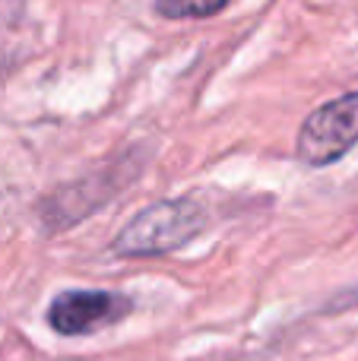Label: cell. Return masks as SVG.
Segmentation results:
<instances>
[{
	"instance_id": "1",
	"label": "cell",
	"mask_w": 358,
	"mask_h": 361,
	"mask_svg": "<svg viewBox=\"0 0 358 361\" xmlns=\"http://www.w3.org/2000/svg\"><path fill=\"white\" fill-rule=\"evenodd\" d=\"M140 171H143V156H140V149H130L124 156L105 162L101 169L86 171L76 180H67L42 200V206H38L42 225L48 231H63L70 225L82 222L95 209L111 203L127 184H133L140 178Z\"/></svg>"
},
{
	"instance_id": "2",
	"label": "cell",
	"mask_w": 358,
	"mask_h": 361,
	"mask_svg": "<svg viewBox=\"0 0 358 361\" xmlns=\"http://www.w3.org/2000/svg\"><path fill=\"white\" fill-rule=\"evenodd\" d=\"M206 228V209L197 200L171 197L140 209L111 241L118 257H162L184 247Z\"/></svg>"
},
{
	"instance_id": "3",
	"label": "cell",
	"mask_w": 358,
	"mask_h": 361,
	"mask_svg": "<svg viewBox=\"0 0 358 361\" xmlns=\"http://www.w3.org/2000/svg\"><path fill=\"white\" fill-rule=\"evenodd\" d=\"M358 143V92L340 95V99L311 111L298 127L295 156L311 169L333 165Z\"/></svg>"
},
{
	"instance_id": "4",
	"label": "cell",
	"mask_w": 358,
	"mask_h": 361,
	"mask_svg": "<svg viewBox=\"0 0 358 361\" xmlns=\"http://www.w3.org/2000/svg\"><path fill=\"white\" fill-rule=\"evenodd\" d=\"M130 314V298L121 292L70 288L61 292L48 307V324L61 336H86L101 326H111Z\"/></svg>"
},
{
	"instance_id": "5",
	"label": "cell",
	"mask_w": 358,
	"mask_h": 361,
	"mask_svg": "<svg viewBox=\"0 0 358 361\" xmlns=\"http://www.w3.org/2000/svg\"><path fill=\"white\" fill-rule=\"evenodd\" d=\"M228 6V0H156L162 19H206Z\"/></svg>"
}]
</instances>
